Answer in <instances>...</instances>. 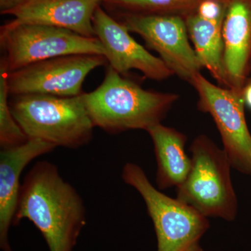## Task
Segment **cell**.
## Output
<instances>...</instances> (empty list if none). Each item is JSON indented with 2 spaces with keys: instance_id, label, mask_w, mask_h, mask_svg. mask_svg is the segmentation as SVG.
Wrapping results in <instances>:
<instances>
[{
  "instance_id": "cell-1",
  "label": "cell",
  "mask_w": 251,
  "mask_h": 251,
  "mask_svg": "<svg viewBox=\"0 0 251 251\" xmlns=\"http://www.w3.org/2000/svg\"><path fill=\"white\" fill-rule=\"evenodd\" d=\"M23 219L40 231L49 251H74L87 224L80 195L47 161L36 163L23 179L14 226Z\"/></svg>"
},
{
  "instance_id": "cell-2",
  "label": "cell",
  "mask_w": 251,
  "mask_h": 251,
  "mask_svg": "<svg viewBox=\"0 0 251 251\" xmlns=\"http://www.w3.org/2000/svg\"><path fill=\"white\" fill-rule=\"evenodd\" d=\"M82 97L94 126L112 134L161 124L179 99L176 94L144 90L110 66L102 83Z\"/></svg>"
},
{
  "instance_id": "cell-3",
  "label": "cell",
  "mask_w": 251,
  "mask_h": 251,
  "mask_svg": "<svg viewBox=\"0 0 251 251\" xmlns=\"http://www.w3.org/2000/svg\"><path fill=\"white\" fill-rule=\"evenodd\" d=\"M14 97L9 102L10 108L28 138L73 150L92 141L95 126L82 94L73 97L45 94Z\"/></svg>"
},
{
  "instance_id": "cell-4",
  "label": "cell",
  "mask_w": 251,
  "mask_h": 251,
  "mask_svg": "<svg viewBox=\"0 0 251 251\" xmlns=\"http://www.w3.org/2000/svg\"><path fill=\"white\" fill-rule=\"evenodd\" d=\"M191 171L176 187V198L206 217L235 219L238 201L232 185L227 153L205 135L193 140Z\"/></svg>"
},
{
  "instance_id": "cell-5",
  "label": "cell",
  "mask_w": 251,
  "mask_h": 251,
  "mask_svg": "<svg viewBox=\"0 0 251 251\" xmlns=\"http://www.w3.org/2000/svg\"><path fill=\"white\" fill-rule=\"evenodd\" d=\"M122 178L145 201L156 232L157 251H203L200 242L210 226L207 217L156 189L135 163H126Z\"/></svg>"
},
{
  "instance_id": "cell-6",
  "label": "cell",
  "mask_w": 251,
  "mask_h": 251,
  "mask_svg": "<svg viewBox=\"0 0 251 251\" xmlns=\"http://www.w3.org/2000/svg\"><path fill=\"white\" fill-rule=\"evenodd\" d=\"M0 44L8 72L34 63L70 54L104 55L97 37H87L63 28L13 21L1 27Z\"/></svg>"
},
{
  "instance_id": "cell-7",
  "label": "cell",
  "mask_w": 251,
  "mask_h": 251,
  "mask_svg": "<svg viewBox=\"0 0 251 251\" xmlns=\"http://www.w3.org/2000/svg\"><path fill=\"white\" fill-rule=\"evenodd\" d=\"M191 84L198 93V109L215 122L232 168L251 175V135L244 113V91L214 85L201 72Z\"/></svg>"
},
{
  "instance_id": "cell-8",
  "label": "cell",
  "mask_w": 251,
  "mask_h": 251,
  "mask_svg": "<svg viewBox=\"0 0 251 251\" xmlns=\"http://www.w3.org/2000/svg\"><path fill=\"white\" fill-rule=\"evenodd\" d=\"M107 62L102 54H78L34 63L8 72L9 93L77 97L82 94V85L88 74Z\"/></svg>"
},
{
  "instance_id": "cell-9",
  "label": "cell",
  "mask_w": 251,
  "mask_h": 251,
  "mask_svg": "<svg viewBox=\"0 0 251 251\" xmlns=\"http://www.w3.org/2000/svg\"><path fill=\"white\" fill-rule=\"evenodd\" d=\"M122 24L130 32L139 34L174 75L191 83L201 72L202 67L190 44L186 22L179 16L130 15Z\"/></svg>"
},
{
  "instance_id": "cell-10",
  "label": "cell",
  "mask_w": 251,
  "mask_h": 251,
  "mask_svg": "<svg viewBox=\"0 0 251 251\" xmlns=\"http://www.w3.org/2000/svg\"><path fill=\"white\" fill-rule=\"evenodd\" d=\"M96 37L103 46L109 66L126 75L135 69L153 80H163L174 75L159 57H155L130 35V31L117 22L100 5L92 19Z\"/></svg>"
},
{
  "instance_id": "cell-11",
  "label": "cell",
  "mask_w": 251,
  "mask_h": 251,
  "mask_svg": "<svg viewBox=\"0 0 251 251\" xmlns=\"http://www.w3.org/2000/svg\"><path fill=\"white\" fill-rule=\"evenodd\" d=\"M54 145L39 139L29 138L25 143L1 149L0 151V249L13 251L9 230L14 226L21 191L23 171L36 158L52 152Z\"/></svg>"
},
{
  "instance_id": "cell-12",
  "label": "cell",
  "mask_w": 251,
  "mask_h": 251,
  "mask_svg": "<svg viewBox=\"0 0 251 251\" xmlns=\"http://www.w3.org/2000/svg\"><path fill=\"white\" fill-rule=\"evenodd\" d=\"M101 0H29L6 14L20 23L63 28L96 37L93 16Z\"/></svg>"
},
{
  "instance_id": "cell-13",
  "label": "cell",
  "mask_w": 251,
  "mask_h": 251,
  "mask_svg": "<svg viewBox=\"0 0 251 251\" xmlns=\"http://www.w3.org/2000/svg\"><path fill=\"white\" fill-rule=\"evenodd\" d=\"M224 65L231 89L244 91L251 69V6L232 0L223 24Z\"/></svg>"
},
{
  "instance_id": "cell-14",
  "label": "cell",
  "mask_w": 251,
  "mask_h": 251,
  "mask_svg": "<svg viewBox=\"0 0 251 251\" xmlns=\"http://www.w3.org/2000/svg\"><path fill=\"white\" fill-rule=\"evenodd\" d=\"M151 137L157 162L156 184L164 190L182 184L191 171V158L185 151L187 137L158 124L146 130Z\"/></svg>"
},
{
  "instance_id": "cell-15",
  "label": "cell",
  "mask_w": 251,
  "mask_h": 251,
  "mask_svg": "<svg viewBox=\"0 0 251 251\" xmlns=\"http://www.w3.org/2000/svg\"><path fill=\"white\" fill-rule=\"evenodd\" d=\"M224 18L208 19L196 13L188 16L185 22L202 67L209 71L220 87L231 88L224 65Z\"/></svg>"
},
{
  "instance_id": "cell-16",
  "label": "cell",
  "mask_w": 251,
  "mask_h": 251,
  "mask_svg": "<svg viewBox=\"0 0 251 251\" xmlns=\"http://www.w3.org/2000/svg\"><path fill=\"white\" fill-rule=\"evenodd\" d=\"M8 71L2 59L0 64V146L12 148L25 143L29 138L16 122L10 108Z\"/></svg>"
},
{
  "instance_id": "cell-17",
  "label": "cell",
  "mask_w": 251,
  "mask_h": 251,
  "mask_svg": "<svg viewBox=\"0 0 251 251\" xmlns=\"http://www.w3.org/2000/svg\"><path fill=\"white\" fill-rule=\"evenodd\" d=\"M110 2L135 9L144 10L164 9L175 7L191 0H106Z\"/></svg>"
},
{
  "instance_id": "cell-18",
  "label": "cell",
  "mask_w": 251,
  "mask_h": 251,
  "mask_svg": "<svg viewBox=\"0 0 251 251\" xmlns=\"http://www.w3.org/2000/svg\"><path fill=\"white\" fill-rule=\"evenodd\" d=\"M227 8L218 0H203L198 6L197 13L208 19H224Z\"/></svg>"
},
{
  "instance_id": "cell-19",
  "label": "cell",
  "mask_w": 251,
  "mask_h": 251,
  "mask_svg": "<svg viewBox=\"0 0 251 251\" xmlns=\"http://www.w3.org/2000/svg\"><path fill=\"white\" fill-rule=\"evenodd\" d=\"M27 1L29 0H0L1 14H6L9 11L16 9Z\"/></svg>"
},
{
  "instance_id": "cell-20",
  "label": "cell",
  "mask_w": 251,
  "mask_h": 251,
  "mask_svg": "<svg viewBox=\"0 0 251 251\" xmlns=\"http://www.w3.org/2000/svg\"><path fill=\"white\" fill-rule=\"evenodd\" d=\"M244 98L245 103L251 108V83L247 84L244 89Z\"/></svg>"
},
{
  "instance_id": "cell-21",
  "label": "cell",
  "mask_w": 251,
  "mask_h": 251,
  "mask_svg": "<svg viewBox=\"0 0 251 251\" xmlns=\"http://www.w3.org/2000/svg\"><path fill=\"white\" fill-rule=\"evenodd\" d=\"M249 83H251V80L250 81H249ZM249 83H248V84H249Z\"/></svg>"
}]
</instances>
